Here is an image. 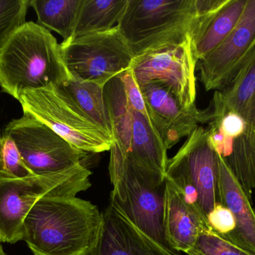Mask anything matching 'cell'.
Instances as JSON below:
<instances>
[{
  "label": "cell",
  "mask_w": 255,
  "mask_h": 255,
  "mask_svg": "<svg viewBox=\"0 0 255 255\" xmlns=\"http://www.w3.org/2000/svg\"><path fill=\"white\" fill-rule=\"evenodd\" d=\"M224 160L251 199L255 188V130L247 127L244 134L234 141L232 153Z\"/></svg>",
  "instance_id": "cell-22"
},
{
  "label": "cell",
  "mask_w": 255,
  "mask_h": 255,
  "mask_svg": "<svg viewBox=\"0 0 255 255\" xmlns=\"http://www.w3.org/2000/svg\"><path fill=\"white\" fill-rule=\"evenodd\" d=\"M165 236L172 250L187 254L205 229L208 221L198 208L186 201L181 190L166 178Z\"/></svg>",
  "instance_id": "cell-15"
},
{
  "label": "cell",
  "mask_w": 255,
  "mask_h": 255,
  "mask_svg": "<svg viewBox=\"0 0 255 255\" xmlns=\"http://www.w3.org/2000/svg\"><path fill=\"white\" fill-rule=\"evenodd\" d=\"M197 60L191 39L133 58L130 70L138 86L164 85L186 109L196 106Z\"/></svg>",
  "instance_id": "cell-11"
},
{
  "label": "cell",
  "mask_w": 255,
  "mask_h": 255,
  "mask_svg": "<svg viewBox=\"0 0 255 255\" xmlns=\"http://www.w3.org/2000/svg\"><path fill=\"white\" fill-rule=\"evenodd\" d=\"M229 0H128L118 28L133 58L194 42Z\"/></svg>",
  "instance_id": "cell-1"
},
{
  "label": "cell",
  "mask_w": 255,
  "mask_h": 255,
  "mask_svg": "<svg viewBox=\"0 0 255 255\" xmlns=\"http://www.w3.org/2000/svg\"><path fill=\"white\" fill-rule=\"evenodd\" d=\"M104 96L113 142L141 163L166 175L167 149L148 113L138 112L129 105L119 76L105 85Z\"/></svg>",
  "instance_id": "cell-9"
},
{
  "label": "cell",
  "mask_w": 255,
  "mask_h": 255,
  "mask_svg": "<svg viewBox=\"0 0 255 255\" xmlns=\"http://www.w3.org/2000/svg\"><path fill=\"white\" fill-rule=\"evenodd\" d=\"M248 0H229L210 21L193 45L197 61L218 47L239 22Z\"/></svg>",
  "instance_id": "cell-18"
},
{
  "label": "cell",
  "mask_w": 255,
  "mask_h": 255,
  "mask_svg": "<svg viewBox=\"0 0 255 255\" xmlns=\"http://www.w3.org/2000/svg\"><path fill=\"white\" fill-rule=\"evenodd\" d=\"M109 170L113 185L110 204L156 242L172 250L163 226L166 175L141 163L115 142Z\"/></svg>",
  "instance_id": "cell-4"
},
{
  "label": "cell",
  "mask_w": 255,
  "mask_h": 255,
  "mask_svg": "<svg viewBox=\"0 0 255 255\" xmlns=\"http://www.w3.org/2000/svg\"><path fill=\"white\" fill-rule=\"evenodd\" d=\"M92 172L83 163L52 176L10 178L0 175V243L22 241L25 217L45 196H76L91 187Z\"/></svg>",
  "instance_id": "cell-5"
},
{
  "label": "cell",
  "mask_w": 255,
  "mask_h": 255,
  "mask_svg": "<svg viewBox=\"0 0 255 255\" xmlns=\"http://www.w3.org/2000/svg\"><path fill=\"white\" fill-rule=\"evenodd\" d=\"M60 47L71 77L105 85L130 69L134 58L118 25L71 37L60 43Z\"/></svg>",
  "instance_id": "cell-8"
},
{
  "label": "cell",
  "mask_w": 255,
  "mask_h": 255,
  "mask_svg": "<svg viewBox=\"0 0 255 255\" xmlns=\"http://www.w3.org/2000/svg\"><path fill=\"white\" fill-rule=\"evenodd\" d=\"M103 217L100 239L91 255H181L156 242L112 204Z\"/></svg>",
  "instance_id": "cell-14"
},
{
  "label": "cell",
  "mask_w": 255,
  "mask_h": 255,
  "mask_svg": "<svg viewBox=\"0 0 255 255\" xmlns=\"http://www.w3.org/2000/svg\"><path fill=\"white\" fill-rule=\"evenodd\" d=\"M103 224V214L88 201L45 196L25 217L22 241L34 255H91Z\"/></svg>",
  "instance_id": "cell-2"
},
{
  "label": "cell",
  "mask_w": 255,
  "mask_h": 255,
  "mask_svg": "<svg viewBox=\"0 0 255 255\" xmlns=\"http://www.w3.org/2000/svg\"><path fill=\"white\" fill-rule=\"evenodd\" d=\"M60 86L93 122L113 139L110 115L104 96L105 85L79 80L70 76L67 82Z\"/></svg>",
  "instance_id": "cell-20"
},
{
  "label": "cell",
  "mask_w": 255,
  "mask_h": 255,
  "mask_svg": "<svg viewBox=\"0 0 255 255\" xmlns=\"http://www.w3.org/2000/svg\"><path fill=\"white\" fill-rule=\"evenodd\" d=\"M128 0H82L73 37L108 31L118 25Z\"/></svg>",
  "instance_id": "cell-19"
},
{
  "label": "cell",
  "mask_w": 255,
  "mask_h": 255,
  "mask_svg": "<svg viewBox=\"0 0 255 255\" xmlns=\"http://www.w3.org/2000/svg\"><path fill=\"white\" fill-rule=\"evenodd\" d=\"M0 255H7L6 253H4V250H3L2 247H1V244H0Z\"/></svg>",
  "instance_id": "cell-28"
},
{
  "label": "cell",
  "mask_w": 255,
  "mask_h": 255,
  "mask_svg": "<svg viewBox=\"0 0 255 255\" xmlns=\"http://www.w3.org/2000/svg\"><path fill=\"white\" fill-rule=\"evenodd\" d=\"M18 101L23 114L38 120L77 149L88 154L110 151L113 139L60 85L25 90Z\"/></svg>",
  "instance_id": "cell-6"
},
{
  "label": "cell",
  "mask_w": 255,
  "mask_h": 255,
  "mask_svg": "<svg viewBox=\"0 0 255 255\" xmlns=\"http://www.w3.org/2000/svg\"><path fill=\"white\" fill-rule=\"evenodd\" d=\"M218 202L227 208L236 223L226 239L255 253V212L251 199L219 154Z\"/></svg>",
  "instance_id": "cell-16"
},
{
  "label": "cell",
  "mask_w": 255,
  "mask_h": 255,
  "mask_svg": "<svg viewBox=\"0 0 255 255\" xmlns=\"http://www.w3.org/2000/svg\"><path fill=\"white\" fill-rule=\"evenodd\" d=\"M0 175L10 178L36 176L27 167L13 139L4 132L0 135Z\"/></svg>",
  "instance_id": "cell-24"
},
{
  "label": "cell",
  "mask_w": 255,
  "mask_h": 255,
  "mask_svg": "<svg viewBox=\"0 0 255 255\" xmlns=\"http://www.w3.org/2000/svg\"><path fill=\"white\" fill-rule=\"evenodd\" d=\"M207 220L210 229L224 238L230 235L236 228L231 211L219 202L208 214Z\"/></svg>",
  "instance_id": "cell-27"
},
{
  "label": "cell",
  "mask_w": 255,
  "mask_h": 255,
  "mask_svg": "<svg viewBox=\"0 0 255 255\" xmlns=\"http://www.w3.org/2000/svg\"><path fill=\"white\" fill-rule=\"evenodd\" d=\"M188 255H255L226 239L224 237L206 229L200 234L194 247L187 253Z\"/></svg>",
  "instance_id": "cell-23"
},
{
  "label": "cell",
  "mask_w": 255,
  "mask_h": 255,
  "mask_svg": "<svg viewBox=\"0 0 255 255\" xmlns=\"http://www.w3.org/2000/svg\"><path fill=\"white\" fill-rule=\"evenodd\" d=\"M211 127L217 129L226 139L235 141L247 130V122L240 114L230 112L218 119L208 123Z\"/></svg>",
  "instance_id": "cell-26"
},
{
  "label": "cell",
  "mask_w": 255,
  "mask_h": 255,
  "mask_svg": "<svg viewBox=\"0 0 255 255\" xmlns=\"http://www.w3.org/2000/svg\"><path fill=\"white\" fill-rule=\"evenodd\" d=\"M255 47V0H248L239 22L229 37L198 61L199 76L205 89H224Z\"/></svg>",
  "instance_id": "cell-12"
},
{
  "label": "cell",
  "mask_w": 255,
  "mask_h": 255,
  "mask_svg": "<svg viewBox=\"0 0 255 255\" xmlns=\"http://www.w3.org/2000/svg\"><path fill=\"white\" fill-rule=\"evenodd\" d=\"M4 132L13 139L27 167L37 176L62 173L83 163L88 154L26 114L10 121Z\"/></svg>",
  "instance_id": "cell-10"
},
{
  "label": "cell",
  "mask_w": 255,
  "mask_h": 255,
  "mask_svg": "<svg viewBox=\"0 0 255 255\" xmlns=\"http://www.w3.org/2000/svg\"><path fill=\"white\" fill-rule=\"evenodd\" d=\"M70 78L60 43L37 22L18 27L0 51V87L16 100L25 90L58 86Z\"/></svg>",
  "instance_id": "cell-3"
},
{
  "label": "cell",
  "mask_w": 255,
  "mask_h": 255,
  "mask_svg": "<svg viewBox=\"0 0 255 255\" xmlns=\"http://www.w3.org/2000/svg\"><path fill=\"white\" fill-rule=\"evenodd\" d=\"M139 88L148 117L166 149L188 137L199 124H206L205 109L183 107L164 85L151 83Z\"/></svg>",
  "instance_id": "cell-13"
},
{
  "label": "cell",
  "mask_w": 255,
  "mask_h": 255,
  "mask_svg": "<svg viewBox=\"0 0 255 255\" xmlns=\"http://www.w3.org/2000/svg\"><path fill=\"white\" fill-rule=\"evenodd\" d=\"M166 178L207 220L218 203L219 178V154L210 142L208 129L198 127L169 159Z\"/></svg>",
  "instance_id": "cell-7"
},
{
  "label": "cell",
  "mask_w": 255,
  "mask_h": 255,
  "mask_svg": "<svg viewBox=\"0 0 255 255\" xmlns=\"http://www.w3.org/2000/svg\"><path fill=\"white\" fill-rule=\"evenodd\" d=\"M255 98V47L230 83L216 91L205 109L208 124L230 112L240 113Z\"/></svg>",
  "instance_id": "cell-17"
},
{
  "label": "cell",
  "mask_w": 255,
  "mask_h": 255,
  "mask_svg": "<svg viewBox=\"0 0 255 255\" xmlns=\"http://www.w3.org/2000/svg\"><path fill=\"white\" fill-rule=\"evenodd\" d=\"M82 0H29L37 16V23L63 37H73Z\"/></svg>",
  "instance_id": "cell-21"
},
{
  "label": "cell",
  "mask_w": 255,
  "mask_h": 255,
  "mask_svg": "<svg viewBox=\"0 0 255 255\" xmlns=\"http://www.w3.org/2000/svg\"><path fill=\"white\" fill-rule=\"evenodd\" d=\"M29 0H0V51L10 34L25 22Z\"/></svg>",
  "instance_id": "cell-25"
}]
</instances>
